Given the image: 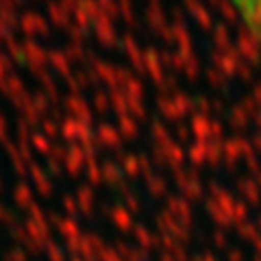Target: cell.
I'll return each instance as SVG.
<instances>
[{
    "label": "cell",
    "mask_w": 261,
    "mask_h": 261,
    "mask_svg": "<svg viewBox=\"0 0 261 261\" xmlns=\"http://www.w3.org/2000/svg\"><path fill=\"white\" fill-rule=\"evenodd\" d=\"M235 3L242 7L248 18H252L261 27V0H235Z\"/></svg>",
    "instance_id": "1"
}]
</instances>
